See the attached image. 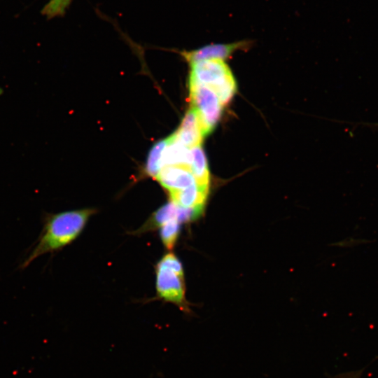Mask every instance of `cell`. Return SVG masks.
<instances>
[{
	"mask_svg": "<svg viewBox=\"0 0 378 378\" xmlns=\"http://www.w3.org/2000/svg\"><path fill=\"white\" fill-rule=\"evenodd\" d=\"M168 144V137L155 143L150 148L146 164V174L155 178L161 169V160L163 151Z\"/></svg>",
	"mask_w": 378,
	"mask_h": 378,
	"instance_id": "8fae6325",
	"label": "cell"
},
{
	"mask_svg": "<svg viewBox=\"0 0 378 378\" xmlns=\"http://www.w3.org/2000/svg\"><path fill=\"white\" fill-rule=\"evenodd\" d=\"M190 148L175 140L172 134L168 136V144L162 157L161 168L165 166H183L190 169Z\"/></svg>",
	"mask_w": 378,
	"mask_h": 378,
	"instance_id": "9c48e42d",
	"label": "cell"
},
{
	"mask_svg": "<svg viewBox=\"0 0 378 378\" xmlns=\"http://www.w3.org/2000/svg\"><path fill=\"white\" fill-rule=\"evenodd\" d=\"M175 140L188 148L200 146L205 136L197 111L191 106L178 130L172 134Z\"/></svg>",
	"mask_w": 378,
	"mask_h": 378,
	"instance_id": "52a82bcc",
	"label": "cell"
},
{
	"mask_svg": "<svg viewBox=\"0 0 378 378\" xmlns=\"http://www.w3.org/2000/svg\"><path fill=\"white\" fill-rule=\"evenodd\" d=\"M155 178L167 190L169 195L198 185L190 169L183 166L163 167Z\"/></svg>",
	"mask_w": 378,
	"mask_h": 378,
	"instance_id": "5b68a950",
	"label": "cell"
},
{
	"mask_svg": "<svg viewBox=\"0 0 378 378\" xmlns=\"http://www.w3.org/2000/svg\"><path fill=\"white\" fill-rule=\"evenodd\" d=\"M180 221L172 219L162 225L160 227V238L167 249H172L177 240L180 230Z\"/></svg>",
	"mask_w": 378,
	"mask_h": 378,
	"instance_id": "7c38bea8",
	"label": "cell"
},
{
	"mask_svg": "<svg viewBox=\"0 0 378 378\" xmlns=\"http://www.w3.org/2000/svg\"><path fill=\"white\" fill-rule=\"evenodd\" d=\"M202 212V211L197 209L182 208L170 202L158 209L141 227V231L160 227L172 219H177L180 223L194 220L200 216Z\"/></svg>",
	"mask_w": 378,
	"mask_h": 378,
	"instance_id": "ba28073f",
	"label": "cell"
},
{
	"mask_svg": "<svg viewBox=\"0 0 378 378\" xmlns=\"http://www.w3.org/2000/svg\"><path fill=\"white\" fill-rule=\"evenodd\" d=\"M251 41H240L231 43L210 44L189 52H183L184 57L190 63L208 59L223 60L239 50L250 46Z\"/></svg>",
	"mask_w": 378,
	"mask_h": 378,
	"instance_id": "8992f818",
	"label": "cell"
},
{
	"mask_svg": "<svg viewBox=\"0 0 378 378\" xmlns=\"http://www.w3.org/2000/svg\"><path fill=\"white\" fill-rule=\"evenodd\" d=\"M374 125L378 127V123L374 124Z\"/></svg>",
	"mask_w": 378,
	"mask_h": 378,
	"instance_id": "5bb4252c",
	"label": "cell"
},
{
	"mask_svg": "<svg viewBox=\"0 0 378 378\" xmlns=\"http://www.w3.org/2000/svg\"><path fill=\"white\" fill-rule=\"evenodd\" d=\"M190 78L212 89L223 105L236 92L234 78L227 65L221 59H208L190 63Z\"/></svg>",
	"mask_w": 378,
	"mask_h": 378,
	"instance_id": "3957f363",
	"label": "cell"
},
{
	"mask_svg": "<svg viewBox=\"0 0 378 378\" xmlns=\"http://www.w3.org/2000/svg\"><path fill=\"white\" fill-rule=\"evenodd\" d=\"M72 0H49L41 10L47 19L61 17L66 13Z\"/></svg>",
	"mask_w": 378,
	"mask_h": 378,
	"instance_id": "4fadbf2b",
	"label": "cell"
},
{
	"mask_svg": "<svg viewBox=\"0 0 378 378\" xmlns=\"http://www.w3.org/2000/svg\"><path fill=\"white\" fill-rule=\"evenodd\" d=\"M94 209H82L58 213H43L41 233L28 255L20 265L24 270L36 258L52 254L72 243L81 233Z\"/></svg>",
	"mask_w": 378,
	"mask_h": 378,
	"instance_id": "6da1fadb",
	"label": "cell"
},
{
	"mask_svg": "<svg viewBox=\"0 0 378 378\" xmlns=\"http://www.w3.org/2000/svg\"><path fill=\"white\" fill-rule=\"evenodd\" d=\"M189 89L192 107L197 111L206 136L217 125L223 105L212 89L191 78Z\"/></svg>",
	"mask_w": 378,
	"mask_h": 378,
	"instance_id": "277c9868",
	"label": "cell"
},
{
	"mask_svg": "<svg viewBox=\"0 0 378 378\" xmlns=\"http://www.w3.org/2000/svg\"><path fill=\"white\" fill-rule=\"evenodd\" d=\"M191 162L190 170L194 175L200 187L205 190H209V171L206 155L200 146L190 148Z\"/></svg>",
	"mask_w": 378,
	"mask_h": 378,
	"instance_id": "30bf717a",
	"label": "cell"
},
{
	"mask_svg": "<svg viewBox=\"0 0 378 378\" xmlns=\"http://www.w3.org/2000/svg\"><path fill=\"white\" fill-rule=\"evenodd\" d=\"M156 290L158 298L176 305L186 314H192L185 297L183 267L173 253L166 254L157 264Z\"/></svg>",
	"mask_w": 378,
	"mask_h": 378,
	"instance_id": "7a4b0ae2",
	"label": "cell"
}]
</instances>
